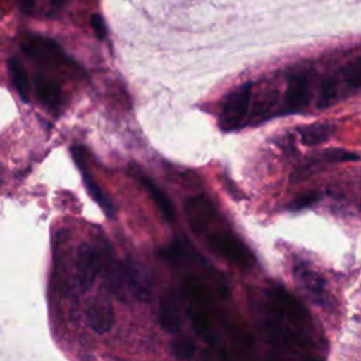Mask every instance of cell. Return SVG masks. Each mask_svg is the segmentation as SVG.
Segmentation results:
<instances>
[{
	"mask_svg": "<svg viewBox=\"0 0 361 361\" xmlns=\"http://www.w3.org/2000/svg\"><path fill=\"white\" fill-rule=\"evenodd\" d=\"M300 141L305 145L313 147L326 142L334 133V127L329 123H313L305 127H300L299 130Z\"/></svg>",
	"mask_w": 361,
	"mask_h": 361,
	"instance_id": "cell-15",
	"label": "cell"
},
{
	"mask_svg": "<svg viewBox=\"0 0 361 361\" xmlns=\"http://www.w3.org/2000/svg\"><path fill=\"white\" fill-rule=\"evenodd\" d=\"M71 154H72V158H73L78 169L82 173L83 185H85L89 196L104 210L107 217H114L116 206H114L113 200L97 185V182L94 180L93 175L90 173V171L87 168V152H86V149L83 147H72Z\"/></svg>",
	"mask_w": 361,
	"mask_h": 361,
	"instance_id": "cell-6",
	"label": "cell"
},
{
	"mask_svg": "<svg viewBox=\"0 0 361 361\" xmlns=\"http://www.w3.org/2000/svg\"><path fill=\"white\" fill-rule=\"evenodd\" d=\"M158 322L168 333H178L180 330V300L173 290H168L161 299L158 309Z\"/></svg>",
	"mask_w": 361,
	"mask_h": 361,
	"instance_id": "cell-12",
	"label": "cell"
},
{
	"mask_svg": "<svg viewBox=\"0 0 361 361\" xmlns=\"http://www.w3.org/2000/svg\"><path fill=\"white\" fill-rule=\"evenodd\" d=\"M24 49L28 55L35 59H39L47 63H68L69 59L66 55L51 41L47 39H31L24 45Z\"/></svg>",
	"mask_w": 361,
	"mask_h": 361,
	"instance_id": "cell-13",
	"label": "cell"
},
{
	"mask_svg": "<svg viewBox=\"0 0 361 361\" xmlns=\"http://www.w3.org/2000/svg\"><path fill=\"white\" fill-rule=\"evenodd\" d=\"M261 326L268 340L278 347H303L310 317L306 307L281 286L265 292Z\"/></svg>",
	"mask_w": 361,
	"mask_h": 361,
	"instance_id": "cell-1",
	"label": "cell"
},
{
	"mask_svg": "<svg viewBox=\"0 0 361 361\" xmlns=\"http://www.w3.org/2000/svg\"><path fill=\"white\" fill-rule=\"evenodd\" d=\"M107 259V248L96 243H82L76 251L78 285L85 292L92 288Z\"/></svg>",
	"mask_w": 361,
	"mask_h": 361,
	"instance_id": "cell-5",
	"label": "cell"
},
{
	"mask_svg": "<svg viewBox=\"0 0 361 361\" xmlns=\"http://www.w3.org/2000/svg\"><path fill=\"white\" fill-rule=\"evenodd\" d=\"M90 27L93 28L94 35H96L100 41H103V39L106 38V35H107V27H106V23H104V20H103V17H102L100 14H93V16L90 17Z\"/></svg>",
	"mask_w": 361,
	"mask_h": 361,
	"instance_id": "cell-20",
	"label": "cell"
},
{
	"mask_svg": "<svg viewBox=\"0 0 361 361\" xmlns=\"http://www.w3.org/2000/svg\"><path fill=\"white\" fill-rule=\"evenodd\" d=\"M131 173L134 176V179H137V182L144 188V190L148 193L149 199L154 202V204L157 206V209L161 212V214L164 216V219L169 223L175 221V207L171 202V199L164 193V190L145 173H142L138 168L133 166L131 168Z\"/></svg>",
	"mask_w": 361,
	"mask_h": 361,
	"instance_id": "cell-11",
	"label": "cell"
},
{
	"mask_svg": "<svg viewBox=\"0 0 361 361\" xmlns=\"http://www.w3.org/2000/svg\"><path fill=\"white\" fill-rule=\"evenodd\" d=\"M220 216L213 220L210 224H207L199 235L206 247L217 257L223 258L224 261L230 262L231 265L248 269L255 264V257L251 252V250L228 228H217Z\"/></svg>",
	"mask_w": 361,
	"mask_h": 361,
	"instance_id": "cell-3",
	"label": "cell"
},
{
	"mask_svg": "<svg viewBox=\"0 0 361 361\" xmlns=\"http://www.w3.org/2000/svg\"><path fill=\"white\" fill-rule=\"evenodd\" d=\"M35 92L41 103L48 107L49 110H56L62 103V93L61 87L51 79L38 75L35 78Z\"/></svg>",
	"mask_w": 361,
	"mask_h": 361,
	"instance_id": "cell-14",
	"label": "cell"
},
{
	"mask_svg": "<svg viewBox=\"0 0 361 361\" xmlns=\"http://www.w3.org/2000/svg\"><path fill=\"white\" fill-rule=\"evenodd\" d=\"M338 80L350 89H361V56L348 62L341 69Z\"/></svg>",
	"mask_w": 361,
	"mask_h": 361,
	"instance_id": "cell-17",
	"label": "cell"
},
{
	"mask_svg": "<svg viewBox=\"0 0 361 361\" xmlns=\"http://www.w3.org/2000/svg\"><path fill=\"white\" fill-rule=\"evenodd\" d=\"M86 320L92 330L97 334H104L114 326L116 317L113 306L107 299L96 298L86 306Z\"/></svg>",
	"mask_w": 361,
	"mask_h": 361,
	"instance_id": "cell-10",
	"label": "cell"
},
{
	"mask_svg": "<svg viewBox=\"0 0 361 361\" xmlns=\"http://www.w3.org/2000/svg\"><path fill=\"white\" fill-rule=\"evenodd\" d=\"M107 283L123 302H145L151 296L149 275L134 261L113 262L109 267Z\"/></svg>",
	"mask_w": 361,
	"mask_h": 361,
	"instance_id": "cell-2",
	"label": "cell"
},
{
	"mask_svg": "<svg viewBox=\"0 0 361 361\" xmlns=\"http://www.w3.org/2000/svg\"><path fill=\"white\" fill-rule=\"evenodd\" d=\"M319 193L317 192H309V193H305L299 197H296L293 202H290L289 204V209L293 210V212H298V210H302L305 207H309L312 206L313 203H316L319 200Z\"/></svg>",
	"mask_w": 361,
	"mask_h": 361,
	"instance_id": "cell-19",
	"label": "cell"
},
{
	"mask_svg": "<svg viewBox=\"0 0 361 361\" xmlns=\"http://www.w3.org/2000/svg\"><path fill=\"white\" fill-rule=\"evenodd\" d=\"M310 78L305 72L293 73L288 79L286 90L282 99L281 114H293L305 110L310 100Z\"/></svg>",
	"mask_w": 361,
	"mask_h": 361,
	"instance_id": "cell-7",
	"label": "cell"
},
{
	"mask_svg": "<svg viewBox=\"0 0 361 361\" xmlns=\"http://www.w3.org/2000/svg\"><path fill=\"white\" fill-rule=\"evenodd\" d=\"M293 275L299 283V286L307 293V296L316 303L326 302V282L320 274L309 268L303 262H298L293 267Z\"/></svg>",
	"mask_w": 361,
	"mask_h": 361,
	"instance_id": "cell-9",
	"label": "cell"
},
{
	"mask_svg": "<svg viewBox=\"0 0 361 361\" xmlns=\"http://www.w3.org/2000/svg\"><path fill=\"white\" fill-rule=\"evenodd\" d=\"M171 351L175 358L190 360L196 353V347L190 340L183 337V338H175L171 341Z\"/></svg>",
	"mask_w": 361,
	"mask_h": 361,
	"instance_id": "cell-18",
	"label": "cell"
},
{
	"mask_svg": "<svg viewBox=\"0 0 361 361\" xmlns=\"http://www.w3.org/2000/svg\"><path fill=\"white\" fill-rule=\"evenodd\" d=\"M8 72H10V79L11 83L18 94V97L24 102H30V80L27 71L24 65L17 59V58H10L8 59Z\"/></svg>",
	"mask_w": 361,
	"mask_h": 361,
	"instance_id": "cell-16",
	"label": "cell"
},
{
	"mask_svg": "<svg viewBox=\"0 0 361 361\" xmlns=\"http://www.w3.org/2000/svg\"><path fill=\"white\" fill-rule=\"evenodd\" d=\"M252 96V83L245 82L234 87L223 100L219 114V127L226 131L240 130L248 114V107Z\"/></svg>",
	"mask_w": 361,
	"mask_h": 361,
	"instance_id": "cell-4",
	"label": "cell"
},
{
	"mask_svg": "<svg viewBox=\"0 0 361 361\" xmlns=\"http://www.w3.org/2000/svg\"><path fill=\"white\" fill-rule=\"evenodd\" d=\"M185 214L188 224L195 234L200 233L207 224L219 217V212L214 203L202 195L186 199Z\"/></svg>",
	"mask_w": 361,
	"mask_h": 361,
	"instance_id": "cell-8",
	"label": "cell"
}]
</instances>
